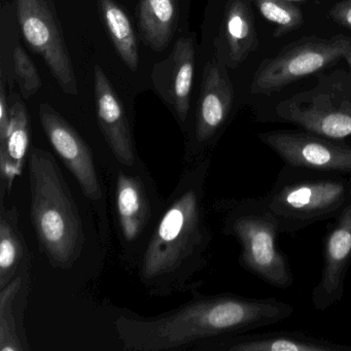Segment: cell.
Listing matches in <instances>:
<instances>
[{
    "mask_svg": "<svg viewBox=\"0 0 351 351\" xmlns=\"http://www.w3.org/2000/svg\"><path fill=\"white\" fill-rule=\"evenodd\" d=\"M209 165L206 156L190 164L139 252L137 275L152 297H170L199 287L194 277L206 267L213 240L204 202Z\"/></svg>",
    "mask_w": 351,
    "mask_h": 351,
    "instance_id": "1",
    "label": "cell"
},
{
    "mask_svg": "<svg viewBox=\"0 0 351 351\" xmlns=\"http://www.w3.org/2000/svg\"><path fill=\"white\" fill-rule=\"evenodd\" d=\"M190 301L154 317L129 314L114 322L126 350L165 351L190 348L211 339L240 334L287 319L289 304L276 299L203 295L193 289Z\"/></svg>",
    "mask_w": 351,
    "mask_h": 351,
    "instance_id": "2",
    "label": "cell"
},
{
    "mask_svg": "<svg viewBox=\"0 0 351 351\" xmlns=\"http://www.w3.org/2000/svg\"><path fill=\"white\" fill-rule=\"evenodd\" d=\"M30 215L32 225L51 266L69 269L85 246L79 207L52 154L34 147L28 155Z\"/></svg>",
    "mask_w": 351,
    "mask_h": 351,
    "instance_id": "3",
    "label": "cell"
},
{
    "mask_svg": "<svg viewBox=\"0 0 351 351\" xmlns=\"http://www.w3.org/2000/svg\"><path fill=\"white\" fill-rule=\"evenodd\" d=\"M217 206L225 213L223 231L240 242L242 265L275 287H289L293 277L277 248L280 230L276 219L258 201H230Z\"/></svg>",
    "mask_w": 351,
    "mask_h": 351,
    "instance_id": "4",
    "label": "cell"
},
{
    "mask_svg": "<svg viewBox=\"0 0 351 351\" xmlns=\"http://www.w3.org/2000/svg\"><path fill=\"white\" fill-rule=\"evenodd\" d=\"M350 201V178L312 176L280 178L258 202L276 219L280 232H293L342 213Z\"/></svg>",
    "mask_w": 351,
    "mask_h": 351,
    "instance_id": "5",
    "label": "cell"
},
{
    "mask_svg": "<svg viewBox=\"0 0 351 351\" xmlns=\"http://www.w3.org/2000/svg\"><path fill=\"white\" fill-rule=\"evenodd\" d=\"M277 117L308 132L344 139L351 136V75L336 71L318 77L311 89L279 102Z\"/></svg>",
    "mask_w": 351,
    "mask_h": 351,
    "instance_id": "6",
    "label": "cell"
},
{
    "mask_svg": "<svg viewBox=\"0 0 351 351\" xmlns=\"http://www.w3.org/2000/svg\"><path fill=\"white\" fill-rule=\"evenodd\" d=\"M350 47L351 38L347 36L302 38L258 66L250 92L254 95H270L280 91L293 82L314 75L344 58Z\"/></svg>",
    "mask_w": 351,
    "mask_h": 351,
    "instance_id": "7",
    "label": "cell"
},
{
    "mask_svg": "<svg viewBox=\"0 0 351 351\" xmlns=\"http://www.w3.org/2000/svg\"><path fill=\"white\" fill-rule=\"evenodd\" d=\"M20 28L64 93L77 95V82L58 20L47 0H16Z\"/></svg>",
    "mask_w": 351,
    "mask_h": 351,
    "instance_id": "8",
    "label": "cell"
},
{
    "mask_svg": "<svg viewBox=\"0 0 351 351\" xmlns=\"http://www.w3.org/2000/svg\"><path fill=\"white\" fill-rule=\"evenodd\" d=\"M234 104V88L227 66L213 59L203 71L201 94L194 130L186 143L184 161L190 165L205 157L229 119Z\"/></svg>",
    "mask_w": 351,
    "mask_h": 351,
    "instance_id": "9",
    "label": "cell"
},
{
    "mask_svg": "<svg viewBox=\"0 0 351 351\" xmlns=\"http://www.w3.org/2000/svg\"><path fill=\"white\" fill-rule=\"evenodd\" d=\"M258 139L291 167L351 173V147L326 137L308 131L278 130L262 133Z\"/></svg>",
    "mask_w": 351,
    "mask_h": 351,
    "instance_id": "10",
    "label": "cell"
},
{
    "mask_svg": "<svg viewBox=\"0 0 351 351\" xmlns=\"http://www.w3.org/2000/svg\"><path fill=\"white\" fill-rule=\"evenodd\" d=\"M38 116L53 149L77 180L84 195L90 201L99 202L104 192L89 145L51 104H40Z\"/></svg>",
    "mask_w": 351,
    "mask_h": 351,
    "instance_id": "11",
    "label": "cell"
},
{
    "mask_svg": "<svg viewBox=\"0 0 351 351\" xmlns=\"http://www.w3.org/2000/svg\"><path fill=\"white\" fill-rule=\"evenodd\" d=\"M114 195L121 243L125 252L136 245L141 252L160 210L152 198L149 184L141 174L119 170Z\"/></svg>",
    "mask_w": 351,
    "mask_h": 351,
    "instance_id": "12",
    "label": "cell"
},
{
    "mask_svg": "<svg viewBox=\"0 0 351 351\" xmlns=\"http://www.w3.org/2000/svg\"><path fill=\"white\" fill-rule=\"evenodd\" d=\"M195 69V45L191 38H180L167 58L154 65L152 83L182 128L191 108Z\"/></svg>",
    "mask_w": 351,
    "mask_h": 351,
    "instance_id": "13",
    "label": "cell"
},
{
    "mask_svg": "<svg viewBox=\"0 0 351 351\" xmlns=\"http://www.w3.org/2000/svg\"><path fill=\"white\" fill-rule=\"evenodd\" d=\"M94 92L98 125L117 161L134 167L137 154L124 104L99 65L94 66Z\"/></svg>",
    "mask_w": 351,
    "mask_h": 351,
    "instance_id": "14",
    "label": "cell"
},
{
    "mask_svg": "<svg viewBox=\"0 0 351 351\" xmlns=\"http://www.w3.org/2000/svg\"><path fill=\"white\" fill-rule=\"evenodd\" d=\"M351 263V201L340 213L324 246V268L319 282L312 293L318 310H326L340 301L344 279Z\"/></svg>",
    "mask_w": 351,
    "mask_h": 351,
    "instance_id": "15",
    "label": "cell"
},
{
    "mask_svg": "<svg viewBox=\"0 0 351 351\" xmlns=\"http://www.w3.org/2000/svg\"><path fill=\"white\" fill-rule=\"evenodd\" d=\"M256 22L248 0H229L217 40V60L236 69L258 47Z\"/></svg>",
    "mask_w": 351,
    "mask_h": 351,
    "instance_id": "16",
    "label": "cell"
},
{
    "mask_svg": "<svg viewBox=\"0 0 351 351\" xmlns=\"http://www.w3.org/2000/svg\"><path fill=\"white\" fill-rule=\"evenodd\" d=\"M227 351H351V347L303 335L276 332L262 336H226L201 343L196 349Z\"/></svg>",
    "mask_w": 351,
    "mask_h": 351,
    "instance_id": "17",
    "label": "cell"
},
{
    "mask_svg": "<svg viewBox=\"0 0 351 351\" xmlns=\"http://www.w3.org/2000/svg\"><path fill=\"white\" fill-rule=\"evenodd\" d=\"M11 122L8 138L0 147V198L11 194L14 182L23 171L29 147V120L25 104L17 94L10 99Z\"/></svg>",
    "mask_w": 351,
    "mask_h": 351,
    "instance_id": "18",
    "label": "cell"
},
{
    "mask_svg": "<svg viewBox=\"0 0 351 351\" xmlns=\"http://www.w3.org/2000/svg\"><path fill=\"white\" fill-rule=\"evenodd\" d=\"M30 268L18 274L0 289V351L29 350L24 330L19 324V314L24 311L29 285ZM22 319V318H21Z\"/></svg>",
    "mask_w": 351,
    "mask_h": 351,
    "instance_id": "19",
    "label": "cell"
},
{
    "mask_svg": "<svg viewBox=\"0 0 351 351\" xmlns=\"http://www.w3.org/2000/svg\"><path fill=\"white\" fill-rule=\"evenodd\" d=\"M0 289L18 274L30 268L29 252L19 227V211L16 205L5 206L0 198Z\"/></svg>",
    "mask_w": 351,
    "mask_h": 351,
    "instance_id": "20",
    "label": "cell"
},
{
    "mask_svg": "<svg viewBox=\"0 0 351 351\" xmlns=\"http://www.w3.org/2000/svg\"><path fill=\"white\" fill-rule=\"evenodd\" d=\"M180 0H139L137 26L145 44L161 52L171 42L178 19Z\"/></svg>",
    "mask_w": 351,
    "mask_h": 351,
    "instance_id": "21",
    "label": "cell"
},
{
    "mask_svg": "<svg viewBox=\"0 0 351 351\" xmlns=\"http://www.w3.org/2000/svg\"><path fill=\"white\" fill-rule=\"evenodd\" d=\"M97 5L100 17L119 56L135 73L139 66L138 46L130 19L114 0H97Z\"/></svg>",
    "mask_w": 351,
    "mask_h": 351,
    "instance_id": "22",
    "label": "cell"
},
{
    "mask_svg": "<svg viewBox=\"0 0 351 351\" xmlns=\"http://www.w3.org/2000/svg\"><path fill=\"white\" fill-rule=\"evenodd\" d=\"M254 3L264 19L275 26L274 38H281L303 25V13L293 3L287 0H254Z\"/></svg>",
    "mask_w": 351,
    "mask_h": 351,
    "instance_id": "23",
    "label": "cell"
},
{
    "mask_svg": "<svg viewBox=\"0 0 351 351\" xmlns=\"http://www.w3.org/2000/svg\"><path fill=\"white\" fill-rule=\"evenodd\" d=\"M13 62L20 93L24 99H29L40 91L43 85L36 64L21 46H16L13 53Z\"/></svg>",
    "mask_w": 351,
    "mask_h": 351,
    "instance_id": "24",
    "label": "cell"
},
{
    "mask_svg": "<svg viewBox=\"0 0 351 351\" xmlns=\"http://www.w3.org/2000/svg\"><path fill=\"white\" fill-rule=\"evenodd\" d=\"M330 16L342 27L351 29V0H342L330 9Z\"/></svg>",
    "mask_w": 351,
    "mask_h": 351,
    "instance_id": "25",
    "label": "cell"
},
{
    "mask_svg": "<svg viewBox=\"0 0 351 351\" xmlns=\"http://www.w3.org/2000/svg\"><path fill=\"white\" fill-rule=\"evenodd\" d=\"M345 60L347 61V63H348L349 66H350L351 69V47L349 48L348 52L346 53V55H345Z\"/></svg>",
    "mask_w": 351,
    "mask_h": 351,
    "instance_id": "26",
    "label": "cell"
},
{
    "mask_svg": "<svg viewBox=\"0 0 351 351\" xmlns=\"http://www.w3.org/2000/svg\"><path fill=\"white\" fill-rule=\"evenodd\" d=\"M287 1H289V3H303L306 0H287Z\"/></svg>",
    "mask_w": 351,
    "mask_h": 351,
    "instance_id": "27",
    "label": "cell"
}]
</instances>
